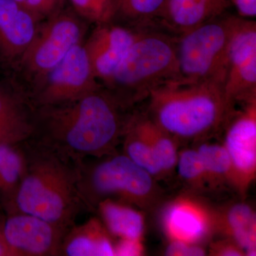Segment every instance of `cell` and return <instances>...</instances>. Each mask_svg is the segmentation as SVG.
I'll list each match as a JSON object with an SVG mask.
<instances>
[{
  "mask_svg": "<svg viewBox=\"0 0 256 256\" xmlns=\"http://www.w3.org/2000/svg\"><path fill=\"white\" fill-rule=\"evenodd\" d=\"M42 20L16 0H0V57L18 63L36 34Z\"/></svg>",
  "mask_w": 256,
  "mask_h": 256,
  "instance_id": "cell-13",
  "label": "cell"
},
{
  "mask_svg": "<svg viewBox=\"0 0 256 256\" xmlns=\"http://www.w3.org/2000/svg\"><path fill=\"white\" fill-rule=\"evenodd\" d=\"M124 153L133 162L154 178L164 176L150 144L127 124L124 138Z\"/></svg>",
  "mask_w": 256,
  "mask_h": 256,
  "instance_id": "cell-23",
  "label": "cell"
},
{
  "mask_svg": "<svg viewBox=\"0 0 256 256\" xmlns=\"http://www.w3.org/2000/svg\"><path fill=\"white\" fill-rule=\"evenodd\" d=\"M36 107L30 96L0 82V146L28 140L35 130Z\"/></svg>",
  "mask_w": 256,
  "mask_h": 256,
  "instance_id": "cell-14",
  "label": "cell"
},
{
  "mask_svg": "<svg viewBox=\"0 0 256 256\" xmlns=\"http://www.w3.org/2000/svg\"><path fill=\"white\" fill-rule=\"evenodd\" d=\"M16 1L20 2L23 3L24 0H16Z\"/></svg>",
  "mask_w": 256,
  "mask_h": 256,
  "instance_id": "cell-34",
  "label": "cell"
},
{
  "mask_svg": "<svg viewBox=\"0 0 256 256\" xmlns=\"http://www.w3.org/2000/svg\"><path fill=\"white\" fill-rule=\"evenodd\" d=\"M178 173L180 178L193 188L206 185V174L201 156L197 150L186 149L178 154Z\"/></svg>",
  "mask_w": 256,
  "mask_h": 256,
  "instance_id": "cell-26",
  "label": "cell"
},
{
  "mask_svg": "<svg viewBox=\"0 0 256 256\" xmlns=\"http://www.w3.org/2000/svg\"><path fill=\"white\" fill-rule=\"evenodd\" d=\"M24 158L20 144L8 146L0 162V204L10 206L22 178Z\"/></svg>",
  "mask_w": 256,
  "mask_h": 256,
  "instance_id": "cell-21",
  "label": "cell"
},
{
  "mask_svg": "<svg viewBox=\"0 0 256 256\" xmlns=\"http://www.w3.org/2000/svg\"><path fill=\"white\" fill-rule=\"evenodd\" d=\"M142 242L140 240L134 239H118L114 245L116 256H139L143 254Z\"/></svg>",
  "mask_w": 256,
  "mask_h": 256,
  "instance_id": "cell-29",
  "label": "cell"
},
{
  "mask_svg": "<svg viewBox=\"0 0 256 256\" xmlns=\"http://www.w3.org/2000/svg\"><path fill=\"white\" fill-rule=\"evenodd\" d=\"M197 151L203 162L207 185L218 186L228 181L230 183L232 162L224 146L203 143Z\"/></svg>",
  "mask_w": 256,
  "mask_h": 256,
  "instance_id": "cell-22",
  "label": "cell"
},
{
  "mask_svg": "<svg viewBox=\"0 0 256 256\" xmlns=\"http://www.w3.org/2000/svg\"><path fill=\"white\" fill-rule=\"evenodd\" d=\"M163 223L172 240L196 244L210 234L214 220L200 204L180 198L168 207Z\"/></svg>",
  "mask_w": 256,
  "mask_h": 256,
  "instance_id": "cell-16",
  "label": "cell"
},
{
  "mask_svg": "<svg viewBox=\"0 0 256 256\" xmlns=\"http://www.w3.org/2000/svg\"><path fill=\"white\" fill-rule=\"evenodd\" d=\"M80 18L73 10L64 8L40 22L31 44L16 63L28 78L37 82V86L84 41L86 26Z\"/></svg>",
  "mask_w": 256,
  "mask_h": 256,
  "instance_id": "cell-7",
  "label": "cell"
},
{
  "mask_svg": "<svg viewBox=\"0 0 256 256\" xmlns=\"http://www.w3.org/2000/svg\"><path fill=\"white\" fill-rule=\"evenodd\" d=\"M128 126L151 146L164 175L172 172L178 162V142L146 116H131Z\"/></svg>",
  "mask_w": 256,
  "mask_h": 256,
  "instance_id": "cell-19",
  "label": "cell"
},
{
  "mask_svg": "<svg viewBox=\"0 0 256 256\" xmlns=\"http://www.w3.org/2000/svg\"><path fill=\"white\" fill-rule=\"evenodd\" d=\"M224 90L230 104L256 100V22L240 18L228 50Z\"/></svg>",
  "mask_w": 256,
  "mask_h": 256,
  "instance_id": "cell-9",
  "label": "cell"
},
{
  "mask_svg": "<svg viewBox=\"0 0 256 256\" xmlns=\"http://www.w3.org/2000/svg\"><path fill=\"white\" fill-rule=\"evenodd\" d=\"M165 254L172 256H202L205 255V250L196 244L172 240L166 247Z\"/></svg>",
  "mask_w": 256,
  "mask_h": 256,
  "instance_id": "cell-28",
  "label": "cell"
},
{
  "mask_svg": "<svg viewBox=\"0 0 256 256\" xmlns=\"http://www.w3.org/2000/svg\"><path fill=\"white\" fill-rule=\"evenodd\" d=\"M154 178L124 154L87 158L80 164L79 193L86 210L90 212L106 200L150 208L160 197Z\"/></svg>",
  "mask_w": 256,
  "mask_h": 256,
  "instance_id": "cell-5",
  "label": "cell"
},
{
  "mask_svg": "<svg viewBox=\"0 0 256 256\" xmlns=\"http://www.w3.org/2000/svg\"><path fill=\"white\" fill-rule=\"evenodd\" d=\"M148 116L176 142L202 140L215 134L235 110L224 90L214 82H170L152 90Z\"/></svg>",
  "mask_w": 256,
  "mask_h": 256,
  "instance_id": "cell-3",
  "label": "cell"
},
{
  "mask_svg": "<svg viewBox=\"0 0 256 256\" xmlns=\"http://www.w3.org/2000/svg\"><path fill=\"white\" fill-rule=\"evenodd\" d=\"M230 4V0H165L154 23L180 36L222 16Z\"/></svg>",
  "mask_w": 256,
  "mask_h": 256,
  "instance_id": "cell-15",
  "label": "cell"
},
{
  "mask_svg": "<svg viewBox=\"0 0 256 256\" xmlns=\"http://www.w3.org/2000/svg\"><path fill=\"white\" fill-rule=\"evenodd\" d=\"M116 240L100 218L92 217L80 225H74L66 232L58 256H116Z\"/></svg>",
  "mask_w": 256,
  "mask_h": 256,
  "instance_id": "cell-17",
  "label": "cell"
},
{
  "mask_svg": "<svg viewBox=\"0 0 256 256\" xmlns=\"http://www.w3.org/2000/svg\"><path fill=\"white\" fill-rule=\"evenodd\" d=\"M5 238L14 256H58L66 230L35 216L6 214Z\"/></svg>",
  "mask_w": 256,
  "mask_h": 256,
  "instance_id": "cell-11",
  "label": "cell"
},
{
  "mask_svg": "<svg viewBox=\"0 0 256 256\" xmlns=\"http://www.w3.org/2000/svg\"><path fill=\"white\" fill-rule=\"evenodd\" d=\"M100 87L82 41L68 52L30 98L36 108L56 105Z\"/></svg>",
  "mask_w": 256,
  "mask_h": 256,
  "instance_id": "cell-8",
  "label": "cell"
},
{
  "mask_svg": "<svg viewBox=\"0 0 256 256\" xmlns=\"http://www.w3.org/2000/svg\"><path fill=\"white\" fill-rule=\"evenodd\" d=\"M176 76V37L146 28L140 30L106 86L129 108Z\"/></svg>",
  "mask_w": 256,
  "mask_h": 256,
  "instance_id": "cell-4",
  "label": "cell"
},
{
  "mask_svg": "<svg viewBox=\"0 0 256 256\" xmlns=\"http://www.w3.org/2000/svg\"><path fill=\"white\" fill-rule=\"evenodd\" d=\"M242 16L222 15L176 37L180 84L214 82L224 84L230 41Z\"/></svg>",
  "mask_w": 256,
  "mask_h": 256,
  "instance_id": "cell-6",
  "label": "cell"
},
{
  "mask_svg": "<svg viewBox=\"0 0 256 256\" xmlns=\"http://www.w3.org/2000/svg\"><path fill=\"white\" fill-rule=\"evenodd\" d=\"M212 252L214 256H240L244 255L242 248L235 242H220L213 245Z\"/></svg>",
  "mask_w": 256,
  "mask_h": 256,
  "instance_id": "cell-30",
  "label": "cell"
},
{
  "mask_svg": "<svg viewBox=\"0 0 256 256\" xmlns=\"http://www.w3.org/2000/svg\"><path fill=\"white\" fill-rule=\"evenodd\" d=\"M94 212L112 236L117 239L140 240L144 232V218L134 207L106 200L97 205Z\"/></svg>",
  "mask_w": 256,
  "mask_h": 256,
  "instance_id": "cell-18",
  "label": "cell"
},
{
  "mask_svg": "<svg viewBox=\"0 0 256 256\" xmlns=\"http://www.w3.org/2000/svg\"><path fill=\"white\" fill-rule=\"evenodd\" d=\"M72 10L80 18L95 23L112 22L116 16V0H68Z\"/></svg>",
  "mask_w": 256,
  "mask_h": 256,
  "instance_id": "cell-25",
  "label": "cell"
},
{
  "mask_svg": "<svg viewBox=\"0 0 256 256\" xmlns=\"http://www.w3.org/2000/svg\"><path fill=\"white\" fill-rule=\"evenodd\" d=\"M141 30L112 22L96 26L84 43L98 80H110Z\"/></svg>",
  "mask_w": 256,
  "mask_h": 256,
  "instance_id": "cell-12",
  "label": "cell"
},
{
  "mask_svg": "<svg viewBox=\"0 0 256 256\" xmlns=\"http://www.w3.org/2000/svg\"><path fill=\"white\" fill-rule=\"evenodd\" d=\"M8 146H0V162H1L3 156H4L5 150H6Z\"/></svg>",
  "mask_w": 256,
  "mask_h": 256,
  "instance_id": "cell-33",
  "label": "cell"
},
{
  "mask_svg": "<svg viewBox=\"0 0 256 256\" xmlns=\"http://www.w3.org/2000/svg\"><path fill=\"white\" fill-rule=\"evenodd\" d=\"M244 104V109L234 110L224 126V144L232 162L230 183L242 194L255 180L256 172V100Z\"/></svg>",
  "mask_w": 256,
  "mask_h": 256,
  "instance_id": "cell-10",
  "label": "cell"
},
{
  "mask_svg": "<svg viewBox=\"0 0 256 256\" xmlns=\"http://www.w3.org/2000/svg\"><path fill=\"white\" fill-rule=\"evenodd\" d=\"M66 0H24L23 3L42 20L63 9Z\"/></svg>",
  "mask_w": 256,
  "mask_h": 256,
  "instance_id": "cell-27",
  "label": "cell"
},
{
  "mask_svg": "<svg viewBox=\"0 0 256 256\" xmlns=\"http://www.w3.org/2000/svg\"><path fill=\"white\" fill-rule=\"evenodd\" d=\"M220 222L226 233L233 238L246 255H256V214L248 204L237 203L229 207Z\"/></svg>",
  "mask_w": 256,
  "mask_h": 256,
  "instance_id": "cell-20",
  "label": "cell"
},
{
  "mask_svg": "<svg viewBox=\"0 0 256 256\" xmlns=\"http://www.w3.org/2000/svg\"><path fill=\"white\" fill-rule=\"evenodd\" d=\"M242 18H255L256 16V0H230Z\"/></svg>",
  "mask_w": 256,
  "mask_h": 256,
  "instance_id": "cell-31",
  "label": "cell"
},
{
  "mask_svg": "<svg viewBox=\"0 0 256 256\" xmlns=\"http://www.w3.org/2000/svg\"><path fill=\"white\" fill-rule=\"evenodd\" d=\"M20 146L24 170L5 212L35 216L67 232L86 210L78 190L82 162L32 138Z\"/></svg>",
  "mask_w": 256,
  "mask_h": 256,
  "instance_id": "cell-2",
  "label": "cell"
},
{
  "mask_svg": "<svg viewBox=\"0 0 256 256\" xmlns=\"http://www.w3.org/2000/svg\"><path fill=\"white\" fill-rule=\"evenodd\" d=\"M165 0H116V16L136 28H146L154 23Z\"/></svg>",
  "mask_w": 256,
  "mask_h": 256,
  "instance_id": "cell-24",
  "label": "cell"
},
{
  "mask_svg": "<svg viewBox=\"0 0 256 256\" xmlns=\"http://www.w3.org/2000/svg\"><path fill=\"white\" fill-rule=\"evenodd\" d=\"M36 108L32 139L78 162L117 152L131 116L126 114L128 108L102 87L73 100Z\"/></svg>",
  "mask_w": 256,
  "mask_h": 256,
  "instance_id": "cell-1",
  "label": "cell"
},
{
  "mask_svg": "<svg viewBox=\"0 0 256 256\" xmlns=\"http://www.w3.org/2000/svg\"><path fill=\"white\" fill-rule=\"evenodd\" d=\"M5 215L0 214V256H14L12 250L5 238L4 222Z\"/></svg>",
  "mask_w": 256,
  "mask_h": 256,
  "instance_id": "cell-32",
  "label": "cell"
}]
</instances>
